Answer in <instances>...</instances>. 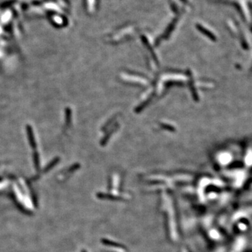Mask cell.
<instances>
[{"mask_svg":"<svg viewBox=\"0 0 252 252\" xmlns=\"http://www.w3.org/2000/svg\"><path fill=\"white\" fill-rule=\"evenodd\" d=\"M251 70H252V67H251Z\"/></svg>","mask_w":252,"mask_h":252,"instance_id":"6da1fadb","label":"cell"}]
</instances>
